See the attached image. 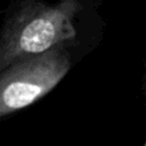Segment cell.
<instances>
[{
    "label": "cell",
    "instance_id": "1",
    "mask_svg": "<svg viewBox=\"0 0 146 146\" xmlns=\"http://www.w3.org/2000/svg\"><path fill=\"white\" fill-rule=\"evenodd\" d=\"M101 0H15L0 27V72L72 40L101 19Z\"/></svg>",
    "mask_w": 146,
    "mask_h": 146
},
{
    "label": "cell",
    "instance_id": "2",
    "mask_svg": "<svg viewBox=\"0 0 146 146\" xmlns=\"http://www.w3.org/2000/svg\"><path fill=\"white\" fill-rule=\"evenodd\" d=\"M104 18L72 40L0 72V121L30 108L48 96L68 73L101 44Z\"/></svg>",
    "mask_w": 146,
    "mask_h": 146
},
{
    "label": "cell",
    "instance_id": "3",
    "mask_svg": "<svg viewBox=\"0 0 146 146\" xmlns=\"http://www.w3.org/2000/svg\"><path fill=\"white\" fill-rule=\"evenodd\" d=\"M141 92L144 96V103L146 106V58L142 63V76H141Z\"/></svg>",
    "mask_w": 146,
    "mask_h": 146
},
{
    "label": "cell",
    "instance_id": "4",
    "mask_svg": "<svg viewBox=\"0 0 146 146\" xmlns=\"http://www.w3.org/2000/svg\"><path fill=\"white\" fill-rule=\"evenodd\" d=\"M142 146H146V141H145V142H144V145H142Z\"/></svg>",
    "mask_w": 146,
    "mask_h": 146
}]
</instances>
